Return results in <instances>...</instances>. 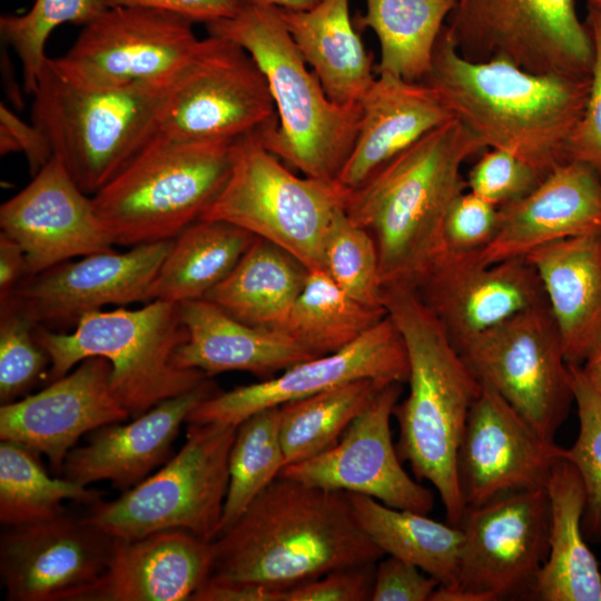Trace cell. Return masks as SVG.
I'll list each match as a JSON object with an SVG mask.
<instances>
[{"label": "cell", "instance_id": "6da1fadb", "mask_svg": "<svg viewBox=\"0 0 601 601\" xmlns=\"http://www.w3.org/2000/svg\"><path fill=\"white\" fill-rule=\"evenodd\" d=\"M213 544L210 578L280 591L385 555L359 524L347 492L284 476Z\"/></svg>", "mask_w": 601, "mask_h": 601}, {"label": "cell", "instance_id": "7a4b0ae2", "mask_svg": "<svg viewBox=\"0 0 601 601\" xmlns=\"http://www.w3.org/2000/svg\"><path fill=\"white\" fill-rule=\"evenodd\" d=\"M590 79L532 73L504 60L470 61L443 28L422 81L486 148L509 151L545 177L569 160Z\"/></svg>", "mask_w": 601, "mask_h": 601}, {"label": "cell", "instance_id": "3957f363", "mask_svg": "<svg viewBox=\"0 0 601 601\" xmlns=\"http://www.w3.org/2000/svg\"><path fill=\"white\" fill-rule=\"evenodd\" d=\"M485 149L452 118L351 193L345 213L374 238L383 287H418L442 253L449 208L467 189L462 166Z\"/></svg>", "mask_w": 601, "mask_h": 601}, {"label": "cell", "instance_id": "277c9868", "mask_svg": "<svg viewBox=\"0 0 601 601\" xmlns=\"http://www.w3.org/2000/svg\"><path fill=\"white\" fill-rule=\"evenodd\" d=\"M383 297L408 359V395L393 411L400 427L396 450L415 476L439 492L447 523L459 526L466 508L459 485L457 452L482 384L415 289L386 286Z\"/></svg>", "mask_w": 601, "mask_h": 601}, {"label": "cell", "instance_id": "5b68a950", "mask_svg": "<svg viewBox=\"0 0 601 601\" xmlns=\"http://www.w3.org/2000/svg\"><path fill=\"white\" fill-rule=\"evenodd\" d=\"M206 28L245 49L266 78L277 126L256 136L260 144L304 176L337 180L355 142L359 102L339 105L327 97L277 8L248 3Z\"/></svg>", "mask_w": 601, "mask_h": 601}, {"label": "cell", "instance_id": "8992f818", "mask_svg": "<svg viewBox=\"0 0 601 601\" xmlns=\"http://www.w3.org/2000/svg\"><path fill=\"white\" fill-rule=\"evenodd\" d=\"M36 335L50 358L49 383L85 358L108 359L111 392L130 418L207 378L199 370L179 368L173 362L188 338L178 303L154 299L137 309H99L81 317L72 332L38 325Z\"/></svg>", "mask_w": 601, "mask_h": 601}, {"label": "cell", "instance_id": "52a82bcc", "mask_svg": "<svg viewBox=\"0 0 601 601\" xmlns=\"http://www.w3.org/2000/svg\"><path fill=\"white\" fill-rule=\"evenodd\" d=\"M236 140L190 141L157 134L91 196L115 245L176 238L225 185Z\"/></svg>", "mask_w": 601, "mask_h": 601}, {"label": "cell", "instance_id": "ba28073f", "mask_svg": "<svg viewBox=\"0 0 601 601\" xmlns=\"http://www.w3.org/2000/svg\"><path fill=\"white\" fill-rule=\"evenodd\" d=\"M48 59L32 95V124L92 196L158 134L167 85L83 88L62 79Z\"/></svg>", "mask_w": 601, "mask_h": 601}, {"label": "cell", "instance_id": "9c48e42d", "mask_svg": "<svg viewBox=\"0 0 601 601\" xmlns=\"http://www.w3.org/2000/svg\"><path fill=\"white\" fill-rule=\"evenodd\" d=\"M349 195L337 180L295 175L253 135L235 141L228 178L200 218L230 223L324 269L327 233Z\"/></svg>", "mask_w": 601, "mask_h": 601}, {"label": "cell", "instance_id": "30bf717a", "mask_svg": "<svg viewBox=\"0 0 601 601\" xmlns=\"http://www.w3.org/2000/svg\"><path fill=\"white\" fill-rule=\"evenodd\" d=\"M237 426L188 424L186 442L156 473L112 501L91 504L87 520L116 539L184 530L217 538Z\"/></svg>", "mask_w": 601, "mask_h": 601}, {"label": "cell", "instance_id": "8fae6325", "mask_svg": "<svg viewBox=\"0 0 601 601\" xmlns=\"http://www.w3.org/2000/svg\"><path fill=\"white\" fill-rule=\"evenodd\" d=\"M444 32L470 61L538 75L591 77L593 42L574 0H456Z\"/></svg>", "mask_w": 601, "mask_h": 601}, {"label": "cell", "instance_id": "7c38bea8", "mask_svg": "<svg viewBox=\"0 0 601 601\" xmlns=\"http://www.w3.org/2000/svg\"><path fill=\"white\" fill-rule=\"evenodd\" d=\"M277 126L265 76L237 43L209 36L166 86L158 132L190 141L238 140Z\"/></svg>", "mask_w": 601, "mask_h": 601}, {"label": "cell", "instance_id": "4fadbf2b", "mask_svg": "<svg viewBox=\"0 0 601 601\" xmlns=\"http://www.w3.org/2000/svg\"><path fill=\"white\" fill-rule=\"evenodd\" d=\"M457 351L482 385L504 398L539 434L554 441L574 395L548 303L511 317Z\"/></svg>", "mask_w": 601, "mask_h": 601}, {"label": "cell", "instance_id": "5bb4252c", "mask_svg": "<svg viewBox=\"0 0 601 601\" xmlns=\"http://www.w3.org/2000/svg\"><path fill=\"white\" fill-rule=\"evenodd\" d=\"M546 487L502 494L467 508L457 584L439 587L430 601L532 600L549 552Z\"/></svg>", "mask_w": 601, "mask_h": 601}, {"label": "cell", "instance_id": "9a60e30c", "mask_svg": "<svg viewBox=\"0 0 601 601\" xmlns=\"http://www.w3.org/2000/svg\"><path fill=\"white\" fill-rule=\"evenodd\" d=\"M189 19L155 9L107 8L83 24L69 50L48 61L83 88L168 85L197 49Z\"/></svg>", "mask_w": 601, "mask_h": 601}, {"label": "cell", "instance_id": "2e32d148", "mask_svg": "<svg viewBox=\"0 0 601 601\" xmlns=\"http://www.w3.org/2000/svg\"><path fill=\"white\" fill-rule=\"evenodd\" d=\"M408 359L403 337L386 315L346 347L295 364L279 375L237 386L200 402L187 416V424L217 423L238 426L250 415L332 387L371 378L405 383Z\"/></svg>", "mask_w": 601, "mask_h": 601}, {"label": "cell", "instance_id": "e0dca14e", "mask_svg": "<svg viewBox=\"0 0 601 601\" xmlns=\"http://www.w3.org/2000/svg\"><path fill=\"white\" fill-rule=\"evenodd\" d=\"M402 384L384 385L333 446L286 465L278 476L363 494L394 509L427 514L434 496L406 473L392 441L390 422Z\"/></svg>", "mask_w": 601, "mask_h": 601}, {"label": "cell", "instance_id": "ac0fdd59", "mask_svg": "<svg viewBox=\"0 0 601 601\" xmlns=\"http://www.w3.org/2000/svg\"><path fill=\"white\" fill-rule=\"evenodd\" d=\"M174 239L67 260L26 277L11 299L36 324L52 331L76 327L86 314L108 305L152 300L151 289ZM7 299V300H8Z\"/></svg>", "mask_w": 601, "mask_h": 601}, {"label": "cell", "instance_id": "d6986e66", "mask_svg": "<svg viewBox=\"0 0 601 601\" xmlns=\"http://www.w3.org/2000/svg\"><path fill=\"white\" fill-rule=\"evenodd\" d=\"M114 538L67 512L4 526L0 574L8 601H76L105 572Z\"/></svg>", "mask_w": 601, "mask_h": 601}, {"label": "cell", "instance_id": "ffe728a7", "mask_svg": "<svg viewBox=\"0 0 601 601\" xmlns=\"http://www.w3.org/2000/svg\"><path fill=\"white\" fill-rule=\"evenodd\" d=\"M566 450L539 434L492 388L470 408L457 452V477L465 508L502 494L545 487Z\"/></svg>", "mask_w": 601, "mask_h": 601}, {"label": "cell", "instance_id": "44dd1931", "mask_svg": "<svg viewBox=\"0 0 601 601\" xmlns=\"http://www.w3.org/2000/svg\"><path fill=\"white\" fill-rule=\"evenodd\" d=\"M455 348L534 306L546 303L526 259L485 264L479 253L441 254L415 289Z\"/></svg>", "mask_w": 601, "mask_h": 601}, {"label": "cell", "instance_id": "7402d4cb", "mask_svg": "<svg viewBox=\"0 0 601 601\" xmlns=\"http://www.w3.org/2000/svg\"><path fill=\"white\" fill-rule=\"evenodd\" d=\"M0 231L23 248L29 276L115 245L91 196L55 155L24 188L2 203Z\"/></svg>", "mask_w": 601, "mask_h": 601}, {"label": "cell", "instance_id": "603a6c76", "mask_svg": "<svg viewBox=\"0 0 601 601\" xmlns=\"http://www.w3.org/2000/svg\"><path fill=\"white\" fill-rule=\"evenodd\" d=\"M76 366L40 392L0 406V440L46 455L58 474L81 436L130 420L111 392L108 359L92 356Z\"/></svg>", "mask_w": 601, "mask_h": 601}, {"label": "cell", "instance_id": "cb8c5ba5", "mask_svg": "<svg viewBox=\"0 0 601 601\" xmlns=\"http://www.w3.org/2000/svg\"><path fill=\"white\" fill-rule=\"evenodd\" d=\"M598 231L601 174L585 162L568 160L528 195L499 207L496 234L479 258L493 264L524 257L538 247Z\"/></svg>", "mask_w": 601, "mask_h": 601}, {"label": "cell", "instance_id": "d4e9b609", "mask_svg": "<svg viewBox=\"0 0 601 601\" xmlns=\"http://www.w3.org/2000/svg\"><path fill=\"white\" fill-rule=\"evenodd\" d=\"M207 377L193 390L167 398L130 422L111 423L91 432L86 445L67 455L63 477L89 485L109 481L121 492L144 481L171 457V445L189 413L218 393Z\"/></svg>", "mask_w": 601, "mask_h": 601}, {"label": "cell", "instance_id": "484cf974", "mask_svg": "<svg viewBox=\"0 0 601 601\" xmlns=\"http://www.w3.org/2000/svg\"><path fill=\"white\" fill-rule=\"evenodd\" d=\"M213 564V541L184 530L114 538L105 572L76 601H191Z\"/></svg>", "mask_w": 601, "mask_h": 601}, {"label": "cell", "instance_id": "4316f807", "mask_svg": "<svg viewBox=\"0 0 601 601\" xmlns=\"http://www.w3.org/2000/svg\"><path fill=\"white\" fill-rule=\"evenodd\" d=\"M353 149L337 183L354 191L424 135L454 118L424 81L377 75L359 101Z\"/></svg>", "mask_w": 601, "mask_h": 601}, {"label": "cell", "instance_id": "83f0119b", "mask_svg": "<svg viewBox=\"0 0 601 601\" xmlns=\"http://www.w3.org/2000/svg\"><path fill=\"white\" fill-rule=\"evenodd\" d=\"M188 338L175 352L179 368L199 370L207 377L240 371L263 380L317 357L289 335L255 327L200 298L179 303Z\"/></svg>", "mask_w": 601, "mask_h": 601}, {"label": "cell", "instance_id": "f1b7e54d", "mask_svg": "<svg viewBox=\"0 0 601 601\" xmlns=\"http://www.w3.org/2000/svg\"><path fill=\"white\" fill-rule=\"evenodd\" d=\"M568 364L581 365L601 338V231L530 252Z\"/></svg>", "mask_w": 601, "mask_h": 601}, {"label": "cell", "instance_id": "f546056e", "mask_svg": "<svg viewBox=\"0 0 601 601\" xmlns=\"http://www.w3.org/2000/svg\"><path fill=\"white\" fill-rule=\"evenodd\" d=\"M549 552L536 580L534 601H601V572L583 532L585 489L565 457L546 483Z\"/></svg>", "mask_w": 601, "mask_h": 601}, {"label": "cell", "instance_id": "4dcf8cb0", "mask_svg": "<svg viewBox=\"0 0 601 601\" xmlns=\"http://www.w3.org/2000/svg\"><path fill=\"white\" fill-rule=\"evenodd\" d=\"M278 14L327 97L358 104L376 78L373 57L349 14V0H321L304 11Z\"/></svg>", "mask_w": 601, "mask_h": 601}, {"label": "cell", "instance_id": "1f68e13d", "mask_svg": "<svg viewBox=\"0 0 601 601\" xmlns=\"http://www.w3.org/2000/svg\"><path fill=\"white\" fill-rule=\"evenodd\" d=\"M308 268L280 247L256 237L207 299L248 325L282 332Z\"/></svg>", "mask_w": 601, "mask_h": 601}, {"label": "cell", "instance_id": "d6a6232c", "mask_svg": "<svg viewBox=\"0 0 601 601\" xmlns=\"http://www.w3.org/2000/svg\"><path fill=\"white\" fill-rule=\"evenodd\" d=\"M348 497L359 524L385 554L415 564L442 588L456 587L464 541L460 526L363 494L348 493Z\"/></svg>", "mask_w": 601, "mask_h": 601}, {"label": "cell", "instance_id": "836d02e7", "mask_svg": "<svg viewBox=\"0 0 601 601\" xmlns=\"http://www.w3.org/2000/svg\"><path fill=\"white\" fill-rule=\"evenodd\" d=\"M256 236L223 220L198 219L176 238L151 296L173 303L200 299L236 266Z\"/></svg>", "mask_w": 601, "mask_h": 601}, {"label": "cell", "instance_id": "e575fe53", "mask_svg": "<svg viewBox=\"0 0 601 601\" xmlns=\"http://www.w3.org/2000/svg\"><path fill=\"white\" fill-rule=\"evenodd\" d=\"M357 30L371 28L380 43L376 75L422 81L456 0H365Z\"/></svg>", "mask_w": 601, "mask_h": 601}, {"label": "cell", "instance_id": "d590c367", "mask_svg": "<svg viewBox=\"0 0 601 601\" xmlns=\"http://www.w3.org/2000/svg\"><path fill=\"white\" fill-rule=\"evenodd\" d=\"M386 315L348 296L324 269H308L282 332L321 356L352 344Z\"/></svg>", "mask_w": 601, "mask_h": 601}, {"label": "cell", "instance_id": "8d00e7d4", "mask_svg": "<svg viewBox=\"0 0 601 601\" xmlns=\"http://www.w3.org/2000/svg\"><path fill=\"white\" fill-rule=\"evenodd\" d=\"M386 384L361 378L279 405L286 465L333 446Z\"/></svg>", "mask_w": 601, "mask_h": 601}, {"label": "cell", "instance_id": "74e56055", "mask_svg": "<svg viewBox=\"0 0 601 601\" xmlns=\"http://www.w3.org/2000/svg\"><path fill=\"white\" fill-rule=\"evenodd\" d=\"M38 453L10 441L0 443V523L13 526L56 518L66 512L63 502L91 505L104 493L51 476Z\"/></svg>", "mask_w": 601, "mask_h": 601}, {"label": "cell", "instance_id": "f35d334b", "mask_svg": "<svg viewBox=\"0 0 601 601\" xmlns=\"http://www.w3.org/2000/svg\"><path fill=\"white\" fill-rule=\"evenodd\" d=\"M285 465L279 406L262 410L237 426L229 453V482L218 535L239 519Z\"/></svg>", "mask_w": 601, "mask_h": 601}, {"label": "cell", "instance_id": "ab89813d", "mask_svg": "<svg viewBox=\"0 0 601 601\" xmlns=\"http://www.w3.org/2000/svg\"><path fill=\"white\" fill-rule=\"evenodd\" d=\"M106 9L100 0H35L23 14L0 17L1 38L20 60L26 93L37 89L51 32L63 23L86 24Z\"/></svg>", "mask_w": 601, "mask_h": 601}, {"label": "cell", "instance_id": "60d3db41", "mask_svg": "<svg viewBox=\"0 0 601 601\" xmlns=\"http://www.w3.org/2000/svg\"><path fill=\"white\" fill-rule=\"evenodd\" d=\"M324 270L355 300L386 309L376 243L366 229L349 219L345 209L336 214L327 233Z\"/></svg>", "mask_w": 601, "mask_h": 601}, {"label": "cell", "instance_id": "b9f144b4", "mask_svg": "<svg viewBox=\"0 0 601 601\" xmlns=\"http://www.w3.org/2000/svg\"><path fill=\"white\" fill-rule=\"evenodd\" d=\"M579 433L566 459L577 467L585 489L583 532L592 542H601V394L583 376L579 365H571Z\"/></svg>", "mask_w": 601, "mask_h": 601}, {"label": "cell", "instance_id": "7bdbcfd3", "mask_svg": "<svg viewBox=\"0 0 601 601\" xmlns=\"http://www.w3.org/2000/svg\"><path fill=\"white\" fill-rule=\"evenodd\" d=\"M36 324L11 299L0 303V402L19 400L50 368Z\"/></svg>", "mask_w": 601, "mask_h": 601}, {"label": "cell", "instance_id": "ee69618b", "mask_svg": "<svg viewBox=\"0 0 601 601\" xmlns=\"http://www.w3.org/2000/svg\"><path fill=\"white\" fill-rule=\"evenodd\" d=\"M543 178L513 154L490 148L472 166L465 181L469 191L502 207L528 195Z\"/></svg>", "mask_w": 601, "mask_h": 601}, {"label": "cell", "instance_id": "f6af8a7d", "mask_svg": "<svg viewBox=\"0 0 601 601\" xmlns=\"http://www.w3.org/2000/svg\"><path fill=\"white\" fill-rule=\"evenodd\" d=\"M497 226L499 207L465 190L445 216L441 254L480 253L494 238Z\"/></svg>", "mask_w": 601, "mask_h": 601}, {"label": "cell", "instance_id": "bcb514c9", "mask_svg": "<svg viewBox=\"0 0 601 601\" xmlns=\"http://www.w3.org/2000/svg\"><path fill=\"white\" fill-rule=\"evenodd\" d=\"M588 27L593 42L590 89L583 115L568 147L569 160H579L601 174V4L588 1Z\"/></svg>", "mask_w": 601, "mask_h": 601}, {"label": "cell", "instance_id": "7dc6e473", "mask_svg": "<svg viewBox=\"0 0 601 601\" xmlns=\"http://www.w3.org/2000/svg\"><path fill=\"white\" fill-rule=\"evenodd\" d=\"M376 563L342 568L286 591V601H367Z\"/></svg>", "mask_w": 601, "mask_h": 601}, {"label": "cell", "instance_id": "c3c4849f", "mask_svg": "<svg viewBox=\"0 0 601 601\" xmlns=\"http://www.w3.org/2000/svg\"><path fill=\"white\" fill-rule=\"evenodd\" d=\"M383 558L377 561L375 568L372 601L431 600L440 587L436 579L397 556Z\"/></svg>", "mask_w": 601, "mask_h": 601}, {"label": "cell", "instance_id": "681fc988", "mask_svg": "<svg viewBox=\"0 0 601 601\" xmlns=\"http://www.w3.org/2000/svg\"><path fill=\"white\" fill-rule=\"evenodd\" d=\"M22 151L28 160L31 177L53 156L42 135L33 125L22 120L3 104L0 105V154Z\"/></svg>", "mask_w": 601, "mask_h": 601}, {"label": "cell", "instance_id": "f907efd6", "mask_svg": "<svg viewBox=\"0 0 601 601\" xmlns=\"http://www.w3.org/2000/svg\"><path fill=\"white\" fill-rule=\"evenodd\" d=\"M106 8L136 7L167 11L205 24L237 16L247 0H100Z\"/></svg>", "mask_w": 601, "mask_h": 601}, {"label": "cell", "instance_id": "816d5d0a", "mask_svg": "<svg viewBox=\"0 0 601 601\" xmlns=\"http://www.w3.org/2000/svg\"><path fill=\"white\" fill-rule=\"evenodd\" d=\"M191 601H286V591L209 578L193 595Z\"/></svg>", "mask_w": 601, "mask_h": 601}, {"label": "cell", "instance_id": "f5cc1de1", "mask_svg": "<svg viewBox=\"0 0 601 601\" xmlns=\"http://www.w3.org/2000/svg\"><path fill=\"white\" fill-rule=\"evenodd\" d=\"M28 276L23 248L12 237L0 231V303L7 300Z\"/></svg>", "mask_w": 601, "mask_h": 601}, {"label": "cell", "instance_id": "db71d44e", "mask_svg": "<svg viewBox=\"0 0 601 601\" xmlns=\"http://www.w3.org/2000/svg\"><path fill=\"white\" fill-rule=\"evenodd\" d=\"M579 367L590 385L601 394V338Z\"/></svg>", "mask_w": 601, "mask_h": 601}, {"label": "cell", "instance_id": "11a10c76", "mask_svg": "<svg viewBox=\"0 0 601 601\" xmlns=\"http://www.w3.org/2000/svg\"><path fill=\"white\" fill-rule=\"evenodd\" d=\"M321 0H247L248 3L274 7L293 11H304L316 6Z\"/></svg>", "mask_w": 601, "mask_h": 601}, {"label": "cell", "instance_id": "9f6ffc18", "mask_svg": "<svg viewBox=\"0 0 601 601\" xmlns=\"http://www.w3.org/2000/svg\"><path fill=\"white\" fill-rule=\"evenodd\" d=\"M589 2H592V3H595V4H601V0H588Z\"/></svg>", "mask_w": 601, "mask_h": 601}]
</instances>
